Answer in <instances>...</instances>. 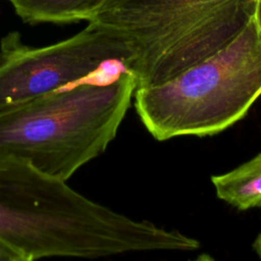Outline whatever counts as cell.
I'll return each instance as SVG.
<instances>
[{"instance_id":"1","label":"cell","mask_w":261,"mask_h":261,"mask_svg":"<svg viewBox=\"0 0 261 261\" xmlns=\"http://www.w3.org/2000/svg\"><path fill=\"white\" fill-rule=\"evenodd\" d=\"M0 239L23 261L200 247L197 240L177 230L134 219L93 201L65 180L4 152H0Z\"/></svg>"},{"instance_id":"2","label":"cell","mask_w":261,"mask_h":261,"mask_svg":"<svg viewBox=\"0 0 261 261\" xmlns=\"http://www.w3.org/2000/svg\"><path fill=\"white\" fill-rule=\"evenodd\" d=\"M136 89L123 69L108 83H76L2 110L0 152L67 181L115 139Z\"/></svg>"},{"instance_id":"3","label":"cell","mask_w":261,"mask_h":261,"mask_svg":"<svg viewBox=\"0 0 261 261\" xmlns=\"http://www.w3.org/2000/svg\"><path fill=\"white\" fill-rule=\"evenodd\" d=\"M257 0H109L91 21L119 34L137 88L163 84L229 44Z\"/></svg>"},{"instance_id":"4","label":"cell","mask_w":261,"mask_h":261,"mask_svg":"<svg viewBox=\"0 0 261 261\" xmlns=\"http://www.w3.org/2000/svg\"><path fill=\"white\" fill-rule=\"evenodd\" d=\"M261 96V35L255 16L224 48L163 84L137 88L136 111L157 141L206 137L241 120Z\"/></svg>"},{"instance_id":"5","label":"cell","mask_w":261,"mask_h":261,"mask_svg":"<svg viewBox=\"0 0 261 261\" xmlns=\"http://www.w3.org/2000/svg\"><path fill=\"white\" fill-rule=\"evenodd\" d=\"M132 52L124 39L96 21L75 35L47 46L23 43L17 32L0 42V111L58 91L121 62Z\"/></svg>"},{"instance_id":"6","label":"cell","mask_w":261,"mask_h":261,"mask_svg":"<svg viewBox=\"0 0 261 261\" xmlns=\"http://www.w3.org/2000/svg\"><path fill=\"white\" fill-rule=\"evenodd\" d=\"M109 0H10L28 23H69L94 19Z\"/></svg>"},{"instance_id":"7","label":"cell","mask_w":261,"mask_h":261,"mask_svg":"<svg viewBox=\"0 0 261 261\" xmlns=\"http://www.w3.org/2000/svg\"><path fill=\"white\" fill-rule=\"evenodd\" d=\"M218 199L239 210L261 208V153L239 167L211 176Z\"/></svg>"},{"instance_id":"8","label":"cell","mask_w":261,"mask_h":261,"mask_svg":"<svg viewBox=\"0 0 261 261\" xmlns=\"http://www.w3.org/2000/svg\"><path fill=\"white\" fill-rule=\"evenodd\" d=\"M0 261H23L22 257L0 239Z\"/></svg>"},{"instance_id":"9","label":"cell","mask_w":261,"mask_h":261,"mask_svg":"<svg viewBox=\"0 0 261 261\" xmlns=\"http://www.w3.org/2000/svg\"><path fill=\"white\" fill-rule=\"evenodd\" d=\"M255 19L257 22V27L258 30L260 32L261 35V0H257V4H256V10H255Z\"/></svg>"},{"instance_id":"10","label":"cell","mask_w":261,"mask_h":261,"mask_svg":"<svg viewBox=\"0 0 261 261\" xmlns=\"http://www.w3.org/2000/svg\"><path fill=\"white\" fill-rule=\"evenodd\" d=\"M253 249L256 252V254L259 256V258L261 259V232L259 233V236L256 238V240L253 243Z\"/></svg>"},{"instance_id":"11","label":"cell","mask_w":261,"mask_h":261,"mask_svg":"<svg viewBox=\"0 0 261 261\" xmlns=\"http://www.w3.org/2000/svg\"><path fill=\"white\" fill-rule=\"evenodd\" d=\"M9 1H10V0H9Z\"/></svg>"}]
</instances>
